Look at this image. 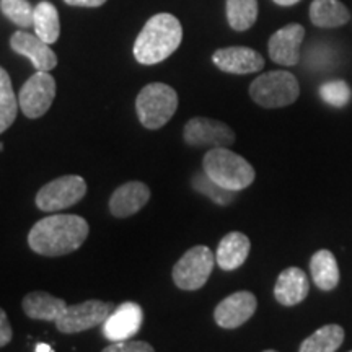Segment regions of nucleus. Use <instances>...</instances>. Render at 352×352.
<instances>
[{
	"label": "nucleus",
	"mask_w": 352,
	"mask_h": 352,
	"mask_svg": "<svg viewBox=\"0 0 352 352\" xmlns=\"http://www.w3.org/2000/svg\"><path fill=\"white\" fill-rule=\"evenodd\" d=\"M88 232L87 220L80 215H47L30 230L28 245L43 256H64L80 248Z\"/></svg>",
	"instance_id": "obj_1"
},
{
	"label": "nucleus",
	"mask_w": 352,
	"mask_h": 352,
	"mask_svg": "<svg viewBox=\"0 0 352 352\" xmlns=\"http://www.w3.org/2000/svg\"><path fill=\"white\" fill-rule=\"evenodd\" d=\"M183 39V26L171 13H157L139 33L134 43V57L142 65H155L178 50Z\"/></svg>",
	"instance_id": "obj_2"
},
{
	"label": "nucleus",
	"mask_w": 352,
	"mask_h": 352,
	"mask_svg": "<svg viewBox=\"0 0 352 352\" xmlns=\"http://www.w3.org/2000/svg\"><path fill=\"white\" fill-rule=\"evenodd\" d=\"M202 168L214 183L233 192L246 189L256 178L253 166L227 147L210 148L202 160Z\"/></svg>",
	"instance_id": "obj_3"
},
{
	"label": "nucleus",
	"mask_w": 352,
	"mask_h": 352,
	"mask_svg": "<svg viewBox=\"0 0 352 352\" xmlns=\"http://www.w3.org/2000/svg\"><path fill=\"white\" fill-rule=\"evenodd\" d=\"M178 109V94L166 83H148L139 91L135 100L140 124L147 129H160Z\"/></svg>",
	"instance_id": "obj_4"
},
{
	"label": "nucleus",
	"mask_w": 352,
	"mask_h": 352,
	"mask_svg": "<svg viewBox=\"0 0 352 352\" xmlns=\"http://www.w3.org/2000/svg\"><path fill=\"white\" fill-rule=\"evenodd\" d=\"M300 95V85L294 74L287 70H272L258 78L250 85V96L254 103L263 108H284L296 103Z\"/></svg>",
	"instance_id": "obj_5"
},
{
	"label": "nucleus",
	"mask_w": 352,
	"mask_h": 352,
	"mask_svg": "<svg viewBox=\"0 0 352 352\" xmlns=\"http://www.w3.org/2000/svg\"><path fill=\"white\" fill-rule=\"evenodd\" d=\"M215 254L208 246H195L183 254L173 267V283L182 290L204 287L214 270Z\"/></svg>",
	"instance_id": "obj_6"
},
{
	"label": "nucleus",
	"mask_w": 352,
	"mask_h": 352,
	"mask_svg": "<svg viewBox=\"0 0 352 352\" xmlns=\"http://www.w3.org/2000/svg\"><path fill=\"white\" fill-rule=\"evenodd\" d=\"M87 195V183L82 176L65 175L44 184L36 195V206L44 212H56L72 208Z\"/></svg>",
	"instance_id": "obj_7"
},
{
	"label": "nucleus",
	"mask_w": 352,
	"mask_h": 352,
	"mask_svg": "<svg viewBox=\"0 0 352 352\" xmlns=\"http://www.w3.org/2000/svg\"><path fill=\"white\" fill-rule=\"evenodd\" d=\"M56 98V80L50 72L36 70L19 94V104L21 113L30 120H38L50 111Z\"/></svg>",
	"instance_id": "obj_8"
},
{
	"label": "nucleus",
	"mask_w": 352,
	"mask_h": 352,
	"mask_svg": "<svg viewBox=\"0 0 352 352\" xmlns=\"http://www.w3.org/2000/svg\"><path fill=\"white\" fill-rule=\"evenodd\" d=\"M111 303L101 300H87L72 307L67 305L64 314L60 315L54 323L56 328L59 329L60 333H82L87 331V329L103 324L104 320L111 315Z\"/></svg>",
	"instance_id": "obj_9"
},
{
	"label": "nucleus",
	"mask_w": 352,
	"mask_h": 352,
	"mask_svg": "<svg viewBox=\"0 0 352 352\" xmlns=\"http://www.w3.org/2000/svg\"><path fill=\"white\" fill-rule=\"evenodd\" d=\"M183 138L191 147H230L235 142V132L226 122L199 116L186 122Z\"/></svg>",
	"instance_id": "obj_10"
},
{
	"label": "nucleus",
	"mask_w": 352,
	"mask_h": 352,
	"mask_svg": "<svg viewBox=\"0 0 352 352\" xmlns=\"http://www.w3.org/2000/svg\"><path fill=\"white\" fill-rule=\"evenodd\" d=\"M258 307V300L254 294L248 290L232 294L215 307L214 320L220 328L235 329L245 324L254 315Z\"/></svg>",
	"instance_id": "obj_11"
},
{
	"label": "nucleus",
	"mask_w": 352,
	"mask_h": 352,
	"mask_svg": "<svg viewBox=\"0 0 352 352\" xmlns=\"http://www.w3.org/2000/svg\"><path fill=\"white\" fill-rule=\"evenodd\" d=\"M305 38V28L298 23H290L277 32L270 38L267 51L270 57L276 64L292 67L300 60V46Z\"/></svg>",
	"instance_id": "obj_12"
},
{
	"label": "nucleus",
	"mask_w": 352,
	"mask_h": 352,
	"mask_svg": "<svg viewBox=\"0 0 352 352\" xmlns=\"http://www.w3.org/2000/svg\"><path fill=\"white\" fill-rule=\"evenodd\" d=\"M144 314L142 308L134 302L121 303L116 310L111 311V315L104 320L103 334L107 340L111 342L127 341L134 336L142 327Z\"/></svg>",
	"instance_id": "obj_13"
},
{
	"label": "nucleus",
	"mask_w": 352,
	"mask_h": 352,
	"mask_svg": "<svg viewBox=\"0 0 352 352\" xmlns=\"http://www.w3.org/2000/svg\"><path fill=\"white\" fill-rule=\"evenodd\" d=\"M212 60L222 72L236 74V76L259 72L264 67L263 56L252 47L245 46H230L217 50L214 52Z\"/></svg>",
	"instance_id": "obj_14"
},
{
	"label": "nucleus",
	"mask_w": 352,
	"mask_h": 352,
	"mask_svg": "<svg viewBox=\"0 0 352 352\" xmlns=\"http://www.w3.org/2000/svg\"><path fill=\"white\" fill-rule=\"evenodd\" d=\"M10 47L16 54L28 57L34 69L41 72H51L57 65L56 52L36 34H30L21 30L15 32L10 38Z\"/></svg>",
	"instance_id": "obj_15"
},
{
	"label": "nucleus",
	"mask_w": 352,
	"mask_h": 352,
	"mask_svg": "<svg viewBox=\"0 0 352 352\" xmlns=\"http://www.w3.org/2000/svg\"><path fill=\"white\" fill-rule=\"evenodd\" d=\"M151 199V189L145 183L129 182L113 192L109 199V210L114 217L126 219L138 214Z\"/></svg>",
	"instance_id": "obj_16"
},
{
	"label": "nucleus",
	"mask_w": 352,
	"mask_h": 352,
	"mask_svg": "<svg viewBox=\"0 0 352 352\" xmlns=\"http://www.w3.org/2000/svg\"><path fill=\"white\" fill-rule=\"evenodd\" d=\"M310 292V280L300 267H287L280 272L274 285L276 300L284 307L303 302Z\"/></svg>",
	"instance_id": "obj_17"
},
{
	"label": "nucleus",
	"mask_w": 352,
	"mask_h": 352,
	"mask_svg": "<svg viewBox=\"0 0 352 352\" xmlns=\"http://www.w3.org/2000/svg\"><path fill=\"white\" fill-rule=\"evenodd\" d=\"M250 239L241 232H230L220 240L215 252V263L219 264L220 270L223 271H233L239 270L246 261L250 254Z\"/></svg>",
	"instance_id": "obj_18"
},
{
	"label": "nucleus",
	"mask_w": 352,
	"mask_h": 352,
	"mask_svg": "<svg viewBox=\"0 0 352 352\" xmlns=\"http://www.w3.org/2000/svg\"><path fill=\"white\" fill-rule=\"evenodd\" d=\"M310 272L316 287L324 292L334 290L340 284V266L329 250H318L311 256Z\"/></svg>",
	"instance_id": "obj_19"
},
{
	"label": "nucleus",
	"mask_w": 352,
	"mask_h": 352,
	"mask_svg": "<svg viewBox=\"0 0 352 352\" xmlns=\"http://www.w3.org/2000/svg\"><path fill=\"white\" fill-rule=\"evenodd\" d=\"M67 303L46 292H32L23 298V310L32 320L56 321L64 314Z\"/></svg>",
	"instance_id": "obj_20"
},
{
	"label": "nucleus",
	"mask_w": 352,
	"mask_h": 352,
	"mask_svg": "<svg viewBox=\"0 0 352 352\" xmlns=\"http://www.w3.org/2000/svg\"><path fill=\"white\" fill-rule=\"evenodd\" d=\"M351 20V13L340 0H314L310 21L318 28H340Z\"/></svg>",
	"instance_id": "obj_21"
},
{
	"label": "nucleus",
	"mask_w": 352,
	"mask_h": 352,
	"mask_svg": "<svg viewBox=\"0 0 352 352\" xmlns=\"http://www.w3.org/2000/svg\"><path fill=\"white\" fill-rule=\"evenodd\" d=\"M33 28L34 34L47 44L56 43L57 38H59V13H57V8L52 6L51 2H47V0H43V2H39L38 6L34 7Z\"/></svg>",
	"instance_id": "obj_22"
},
{
	"label": "nucleus",
	"mask_w": 352,
	"mask_h": 352,
	"mask_svg": "<svg viewBox=\"0 0 352 352\" xmlns=\"http://www.w3.org/2000/svg\"><path fill=\"white\" fill-rule=\"evenodd\" d=\"M344 341V329L340 324H324L300 344L298 352H336Z\"/></svg>",
	"instance_id": "obj_23"
},
{
	"label": "nucleus",
	"mask_w": 352,
	"mask_h": 352,
	"mask_svg": "<svg viewBox=\"0 0 352 352\" xmlns=\"http://www.w3.org/2000/svg\"><path fill=\"white\" fill-rule=\"evenodd\" d=\"M227 20L235 32L250 30L258 20V0H227Z\"/></svg>",
	"instance_id": "obj_24"
},
{
	"label": "nucleus",
	"mask_w": 352,
	"mask_h": 352,
	"mask_svg": "<svg viewBox=\"0 0 352 352\" xmlns=\"http://www.w3.org/2000/svg\"><path fill=\"white\" fill-rule=\"evenodd\" d=\"M19 108V96L13 91L10 76L6 69L0 67V134L6 132L16 120Z\"/></svg>",
	"instance_id": "obj_25"
},
{
	"label": "nucleus",
	"mask_w": 352,
	"mask_h": 352,
	"mask_svg": "<svg viewBox=\"0 0 352 352\" xmlns=\"http://www.w3.org/2000/svg\"><path fill=\"white\" fill-rule=\"evenodd\" d=\"M192 188L219 206H228L233 199H235V192L219 186V184L214 183L206 173H199L192 178Z\"/></svg>",
	"instance_id": "obj_26"
},
{
	"label": "nucleus",
	"mask_w": 352,
	"mask_h": 352,
	"mask_svg": "<svg viewBox=\"0 0 352 352\" xmlns=\"http://www.w3.org/2000/svg\"><path fill=\"white\" fill-rule=\"evenodd\" d=\"M0 10L20 28L33 26L34 8L28 0H0Z\"/></svg>",
	"instance_id": "obj_27"
},
{
	"label": "nucleus",
	"mask_w": 352,
	"mask_h": 352,
	"mask_svg": "<svg viewBox=\"0 0 352 352\" xmlns=\"http://www.w3.org/2000/svg\"><path fill=\"white\" fill-rule=\"evenodd\" d=\"M320 96L333 108H344L352 98V91L344 80H329L320 85Z\"/></svg>",
	"instance_id": "obj_28"
},
{
	"label": "nucleus",
	"mask_w": 352,
	"mask_h": 352,
	"mask_svg": "<svg viewBox=\"0 0 352 352\" xmlns=\"http://www.w3.org/2000/svg\"><path fill=\"white\" fill-rule=\"evenodd\" d=\"M103 352H155L145 341H120L104 347Z\"/></svg>",
	"instance_id": "obj_29"
},
{
	"label": "nucleus",
	"mask_w": 352,
	"mask_h": 352,
	"mask_svg": "<svg viewBox=\"0 0 352 352\" xmlns=\"http://www.w3.org/2000/svg\"><path fill=\"white\" fill-rule=\"evenodd\" d=\"M12 341V327L8 323L7 314L0 308V347L7 346Z\"/></svg>",
	"instance_id": "obj_30"
},
{
	"label": "nucleus",
	"mask_w": 352,
	"mask_h": 352,
	"mask_svg": "<svg viewBox=\"0 0 352 352\" xmlns=\"http://www.w3.org/2000/svg\"><path fill=\"white\" fill-rule=\"evenodd\" d=\"M67 6H72V7H101L107 3V0H64Z\"/></svg>",
	"instance_id": "obj_31"
},
{
	"label": "nucleus",
	"mask_w": 352,
	"mask_h": 352,
	"mask_svg": "<svg viewBox=\"0 0 352 352\" xmlns=\"http://www.w3.org/2000/svg\"><path fill=\"white\" fill-rule=\"evenodd\" d=\"M277 6H283V7H290V6H296V3L300 2V0H274Z\"/></svg>",
	"instance_id": "obj_32"
},
{
	"label": "nucleus",
	"mask_w": 352,
	"mask_h": 352,
	"mask_svg": "<svg viewBox=\"0 0 352 352\" xmlns=\"http://www.w3.org/2000/svg\"><path fill=\"white\" fill-rule=\"evenodd\" d=\"M36 352H52V349H51V346H47V344H38Z\"/></svg>",
	"instance_id": "obj_33"
},
{
	"label": "nucleus",
	"mask_w": 352,
	"mask_h": 352,
	"mask_svg": "<svg viewBox=\"0 0 352 352\" xmlns=\"http://www.w3.org/2000/svg\"><path fill=\"white\" fill-rule=\"evenodd\" d=\"M2 151H3V144L0 142V152H2Z\"/></svg>",
	"instance_id": "obj_34"
},
{
	"label": "nucleus",
	"mask_w": 352,
	"mask_h": 352,
	"mask_svg": "<svg viewBox=\"0 0 352 352\" xmlns=\"http://www.w3.org/2000/svg\"><path fill=\"white\" fill-rule=\"evenodd\" d=\"M264 352H277V351H272V349H270V351H264Z\"/></svg>",
	"instance_id": "obj_35"
},
{
	"label": "nucleus",
	"mask_w": 352,
	"mask_h": 352,
	"mask_svg": "<svg viewBox=\"0 0 352 352\" xmlns=\"http://www.w3.org/2000/svg\"><path fill=\"white\" fill-rule=\"evenodd\" d=\"M351 352H352V351H351Z\"/></svg>",
	"instance_id": "obj_36"
}]
</instances>
